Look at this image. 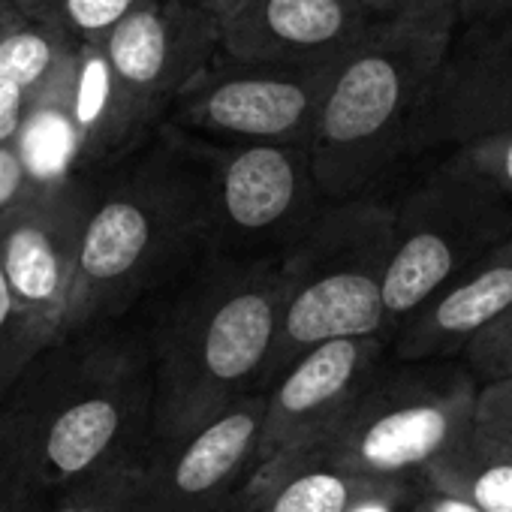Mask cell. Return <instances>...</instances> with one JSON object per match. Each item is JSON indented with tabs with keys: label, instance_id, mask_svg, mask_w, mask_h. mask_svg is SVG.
Listing matches in <instances>:
<instances>
[{
	"label": "cell",
	"instance_id": "obj_1",
	"mask_svg": "<svg viewBox=\"0 0 512 512\" xmlns=\"http://www.w3.org/2000/svg\"><path fill=\"white\" fill-rule=\"evenodd\" d=\"M284 305V256L214 253L160 314L151 440L190 431L260 389Z\"/></svg>",
	"mask_w": 512,
	"mask_h": 512
},
{
	"label": "cell",
	"instance_id": "obj_2",
	"mask_svg": "<svg viewBox=\"0 0 512 512\" xmlns=\"http://www.w3.org/2000/svg\"><path fill=\"white\" fill-rule=\"evenodd\" d=\"M461 28L458 0H410L341 58L311 157L329 202L365 196L410 151L416 118Z\"/></svg>",
	"mask_w": 512,
	"mask_h": 512
},
{
	"label": "cell",
	"instance_id": "obj_3",
	"mask_svg": "<svg viewBox=\"0 0 512 512\" xmlns=\"http://www.w3.org/2000/svg\"><path fill=\"white\" fill-rule=\"evenodd\" d=\"M40 473L64 488L142 455L154 428V362L145 341L97 326L49 344L0 404Z\"/></svg>",
	"mask_w": 512,
	"mask_h": 512
},
{
	"label": "cell",
	"instance_id": "obj_4",
	"mask_svg": "<svg viewBox=\"0 0 512 512\" xmlns=\"http://www.w3.org/2000/svg\"><path fill=\"white\" fill-rule=\"evenodd\" d=\"M208 241L205 172L190 145H151L94 190L61 338L121 320Z\"/></svg>",
	"mask_w": 512,
	"mask_h": 512
},
{
	"label": "cell",
	"instance_id": "obj_5",
	"mask_svg": "<svg viewBox=\"0 0 512 512\" xmlns=\"http://www.w3.org/2000/svg\"><path fill=\"white\" fill-rule=\"evenodd\" d=\"M395 241V208L353 196L326 205L305 235L284 250V305L260 389L269 392L305 353L338 338L386 329V272Z\"/></svg>",
	"mask_w": 512,
	"mask_h": 512
},
{
	"label": "cell",
	"instance_id": "obj_6",
	"mask_svg": "<svg viewBox=\"0 0 512 512\" xmlns=\"http://www.w3.org/2000/svg\"><path fill=\"white\" fill-rule=\"evenodd\" d=\"M512 235L509 196L455 148L395 208L383 302L389 341L452 278Z\"/></svg>",
	"mask_w": 512,
	"mask_h": 512
},
{
	"label": "cell",
	"instance_id": "obj_7",
	"mask_svg": "<svg viewBox=\"0 0 512 512\" xmlns=\"http://www.w3.org/2000/svg\"><path fill=\"white\" fill-rule=\"evenodd\" d=\"M479 389L458 368L380 371L344 422L311 449L359 476L422 482L473 434Z\"/></svg>",
	"mask_w": 512,
	"mask_h": 512
},
{
	"label": "cell",
	"instance_id": "obj_8",
	"mask_svg": "<svg viewBox=\"0 0 512 512\" xmlns=\"http://www.w3.org/2000/svg\"><path fill=\"white\" fill-rule=\"evenodd\" d=\"M205 172L208 244L226 256H284L326 208L308 145L187 142Z\"/></svg>",
	"mask_w": 512,
	"mask_h": 512
},
{
	"label": "cell",
	"instance_id": "obj_9",
	"mask_svg": "<svg viewBox=\"0 0 512 512\" xmlns=\"http://www.w3.org/2000/svg\"><path fill=\"white\" fill-rule=\"evenodd\" d=\"M338 61L244 64L223 52L178 94L169 118L178 130L226 142H314L317 118Z\"/></svg>",
	"mask_w": 512,
	"mask_h": 512
},
{
	"label": "cell",
	"instance_id": "obj_10",
	"mask_svg": "<svg viewBox=\"0 0 512 512\" xmlns=\"http://www.w3.org/2000/svg\"><path fill=\"white\" fill-rule=\"evenodd\" d=\"M266 392H247L214 419L151 440L139 467V512H220L256 470Z\"/></svg>",
	"mask_w": 512,
	"mask_h": 512
},
{
	"label": "cell",
	"instance_id": "obj_11",
	"mask_svg": "<svg viewBox=\"0 0 512 512\" xmlns=\"http://www.w3.org/2000/svg\"><path fill=\"white\" fill-rule=\"evenodd\" d=\"M91 199L94 190L82 178L55 175L0 214V266L10 290L58 341L76 284Z\"/></svg>",
	"mask_w": 512,
	"mask_h": 512
},
{
	"label": "cell",
	"instance_id": "obj_12",
	"mask_svg": "<svg viewBox=\"0 0 512 512\" xmlns=\"http://www.w3.org/2000/svg\"><path fill=\"white\" fill-rule=\"evenodd\" d=\"M103 49L151 127L220 52V19L196 0H145L115 25Z\"/></svg>",
	"mask_w": 512,
	"mask_h": 512
},
{
	"label": "cell",
	"instance_id": "obj_13",
	"mask_svg": "<svg viewBox=\"0 0 512 512\" xmlns=\"http://www.w3.org/2000/svg\"><path fill=\"white\" fill-rule=\"evenodd\" d=\"M512 130V10L461 25L446 64L416 118L410 151Z\"/></svg>",
	"mask_w": 512,
	"mask_h": 512
},
{
	"label": "cell",
	"instance_id": "obj_14",
	"mask_svg": "<svg viewBox=\"0 0 512 512\" xmlns=\"http://www.w3.org/2000/svg\"><path fill=\"white\" fill-rule=\"evenodd\" d=\"M389 338H338L305 353L266 395L256 467L323 443L380 377Z\"/></svg>",
	"mask_w": 512,
	"mask_h": 512
},
{
	"label": "cell",
	"instance_id": "obj_15",
	"mask_svg": "<svg viewBox=\"0 0 512 512\" xmlns=\"http://www.w3.org/2000/svg\"><path fill=\"white\" fill-rule=\"evenodd\" d=\"M374 22L359 0H241L220 22V52L244 64H326Z\"/></svg>",
	"mask_w": 512,
	"mask_h": 512
},
{
	"label": "cell",
	"instance_id": "obj_16",
	"mask_svg": "<svg viewBox=\"0 0 512 512\" xmlns=\"http://www.w3.org/2000/svg\"><path fill=\"white\" fill-rule=\"evenodd\" d=\"M512 308V235L482 253L425 302L392 338L401 362H431L464 353V347L503 311Z\"/></svg>",
	"mask_w": 512,
	"mask_h": 512
},
{
	"label": "cell",
	"instance_id": "obj_17",
	"mask_svg": "<svg viewBox=\"0 0 512 512\" xmlns=\"http://www.w3.org/2000/svg\"><path fill=\"white\" fill-rule=\"evenodd\" d=\"M64 115L73 154L82 166H97L127 154L148 130L121 85L103 40L79 43L67 82Z\"/></svg>",
	"mask_w": 512,
	"mask_h": 512
},
{
	"label": "cell",
	"instance_id": "obj_18",
	"mask_svg": "<svg viewBox=\"0 0 512 512\" xmlns=\"http://www.w3.org/2000/svg\"><path fill=\"white\" fill-rule=\"evenodd\" d=\"M395 479L359 476L320 452H290L256 467L238 491L260 512H347Z\"/></svg>",
	"mask_w": 512,
	"mask_h": 512
},
{
	"label": "cell",
	"instance_id": "obj_19",
	"mask_svg": "<svg viewBox=\"0 0 512 512\" xmlns=\"http://www.w3.org/2000/svg\"><path fill=\"white\" fill-rule=\"evenodd\" d=\"M79 43L25 13L0 22V85L49 91L70 67Z\"/></svg>",
	"mask_w": 512,
	"mask_h": 512
},
{
	"label": "cell",
	"instance_id": "obj_20",
	"mask_svg": "<svg viewBox=\"0 0 512 512\" xmlns=\"http://www.w3.org/2000/svg\"><path fill=\"white\" fill-rule=\"evenodd\" d=\"M422 485L458 494L485 512H512V452L473 431L422 476Z\"/></svg>",
	"mask_w": 512,
	"mask_h": 512
},
{
	"label": "cell",
	"instance_id": "obj_21",
	"mask_svg": "<svg viewBox=\"0 0 512 512\" xmlns=\"http://www.w3.org/2000/svg\"><path fill=\"white\" fill-rule=\"evenodd\" d=\"M142 455L121 458L64 488H55L52 512H139Z\"/></svg>",
	"mask_w": 512,
	"mask_h": 512
},
{
	"label": "cell",
	"instance_id": "obj_22",
	"mask_svg": "<svg viewBox=\"0 0 512 512\" xmlns=\"http://www.w3.org/2000/svg\"><path fill=\"white\" fill-rule=\"evenodd\" d=\"M55 341L58 338L19 305L0 266V404L7 401L28 365Z\"/></svg>",
	"mask_w": 512,
	"mask_h": 512
},
{
	"label": "cell",
	"instance_id": "obj_23",
	"mask_svg": "<svg viewBox=\"0 0 512 512\" xmlns=\"http://www.w3.org/2000/svg\"><path fill=\"white\" fill-rule=\"evenodd\" d=\"M145 0H16V10L73 37L76 43L106 40Z\"/></svg>",
	"mask_w": 512,
	"mask_h": 512
},
{
	"label": "cell",
	"instance_id": "obj_24",
	"mask_svg": "<svg viewBox=\"0 0 512 512\" xmlns=\"http://www.w3.org/2000/svg\"><path fill=\"white\" fill-rule=\"evenodd\" d=\"M52 497L25 437L0 413V512H52Z\"/></svg>",
	"mask_w": 512,
	"mask_h": 512
},
{
	"label": "cell",
	"instance_id": "obj_25",
	"mask_svg": "<svg viewBox=\"0 0 512 512\" xmlns=\"http://www.w3.org/2000/svg\"><path fill=\"white\" fill-rule=\"evenodd\" d=\"M467 371L479 380V386L512 380V308L503 311L494 323H488L467 347H464Z\"/></svg>",
	"mask_w": 512,
	"mask_h": 512
},
{
	"label": "cell",
	"instance_id": "obj_26",
	"mask_svg": "<svg viewBox=\"0 0 512 512\" xmlns=\"http://www.w3.org/2000/svg\"><path fill=\"white\" fill-rule=\"evenodd\" d=\"M464 151L473 160V166L482 175H488L512 199V130L476 139V142L464 145Z\"/></svg>",
	"mask_w": 512,
	"mask_h": 512
},
{
	"label": "cell",
	"instance_id": "obj_27",
	"mask_svg": "<svg viewBox=\"0 0 512 512\" xmlns=\"http://www.w3.org/2000/svg\"><path fill=\"white\" fill-rule=\"evenodd\" d=\"M46 91L0 85V145H19Z\"/></svg>",
	"mask_w": 512,
	"mask_h": 512
},
{
	"label": "cell",
	"instance_id": "obj_28",
	"mask_svg": "<svg viewBox=\"0 0 512 512\" xmlns=\"http://www.w3.org/2000/svg\"><path fill=\"white\" fill-rule=\"evenodd\" d=\"M43 178L31 172L22 145H0V214L19 205Z\"/></svg>",
	"mask_w": 512,
	"mask_h": 512
},
{
	"label": "cell",
	"instance_id": "obj_29",
	"mask_svg": "<svg viewBox=\"0 0 512 512\" xmlns=\"http://www.w3.org/2000/svg\"><path fill=\"white\" fill-rule=\"evenodd\" d=\"M413 512H485V509H479L476 503H470L458 494L422 485V491L413 503Z\"/></svg>",
	"mask_w": 512,
	"mask_h": 512
},
{
	"label": "cell",
	"instance_id": "obj_30",
	"mask_svg": "<svg viewBox=\"0 0 512 512\" xmlns=\"http://www.w3.org/2000/svg\"><path fill=\"white\" fill-rule=\"evenodd\" d=\"M473 431H476L482 440H488V443H494V446H500V449L512 452V416H500V413H479V410H476Z\"/></svg>",
	"mask_w": 512,
	"mask_h": 512
},
{
	"label": "cell",
	"instance_id": "obj_31",
	"mask_svg": "<svg viewBox=\"0 0 512 512\" xmlns=\"http://www.w3.org/2000/svg\"><path fill=\"white\" fill-rule=\"evenodd\" d=\"M479 413H500V416H512V380H500V383H488L479 389Z\"/></svg>",
	"mask_w": 512,
	"mask_h": 512
},
{
	"label": "cell",
	"instance_id": "obj_32",
	"mask_svg": "<svg viewBox=\"0 0 512 512\" xmlns=\"http://www.w3.org/2000/svg\"><path fill=\"white\" fill-rule=\"evenodd\" d=\"M512 10V0H458L461 25H473L482 19H494L500 13Z\"/></svg>",
	"mask_w": 512,
	"mask_h": 512
},
{
	"label": "cell",
	"instance_id": "obj_33",
	"mask_svg": "<svg viewBox=\"0 0 512 512\" xmlns=\"http://www.w3.org/2000/svg\"><path fill=\"white\" fill-rule=\"evenodd\" d=\"M359 4L374 16V19H386V16H392V13H398V10H404L410 0H359Z\"/></svg>",
	"mask_w": 512,
	"mask_h": 512
},
{
	"label": "cell",
	"instance_id": "obj_34",
	"mask_svg": "<svg viewBox=\"0 0 512 512\" xmlns=\"http://www.w3.org/2000/svg\"><path fill=\"white\" fill-rule=\"evenodd\" d=\"M238 4H241V0H205V7H208L220 22H223V19H226Z\"/></svg>",
	"mask_w": 512,
	"mask_h": 512
},
{
	"label": "cell",
	"instance_id": "obj_35",
	"mask_svg": "<svg viewBox=\"0 0 512 512\" xmlns=\"http://www.w3.org/2000/svg\"><path fill=\"white\" fill-rule=\"evenodd\" d=\"M220 512H260V509H256V506H250V503H247V500H244L241 494H235V497H232V500H229V503H226V506H223Z\"/></svg>",
	"mask_w": 512,
	"mask_h": 512
},
{
	"label": "cell",
	"instance_id": "obj_36",
	"mask_svg": "<svg viewBox=\"0 0 512 512\" xmlns=\"http://www.w3.org/2000/svg\"><path fill=\"white\" fill-rule=\"evenodd\" d=\"M16 13V0H0V22Z\"/></svg>",
	"mask_w": 512,
	"mask_h": 512
},
{
	"label": "cell",
	"instance_id": "obj_37",
	"mask_svg": "<svg viewBox=\"0 0 512 512\" xmlns=\"http://www.w3.org/2000/svg\"><path fill=\"white\" fill-rule=\"evenodd\" d=\"M196 4H202V7H205V0H196Z\"/></svg>",
	"mask_w": 512,
	"mask_h": 512
}]
</instances>
